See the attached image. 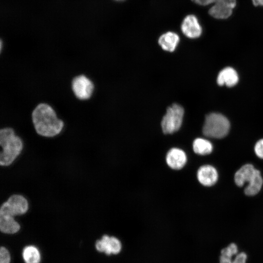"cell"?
I'll use <instances>...</instances> for the list:
<instances>
[{"label":"cell","mask_w":263,"mask_h":263,"mask_svg":"<svg viewBox=\"0 0 263 263\" xmlns=\"http://www.w3.org/2000/svg\"><path fill=\"white\" fill-rule=\"evenodd\" d=\"M31 118L37 133L44 137L51 138L58 135L65 125L54 109L46 103H39L33 110Z\"/></svg>","instance_id":"1"},{"label":"cell","mask_w":263,"mask_h":263,"mask_svg":"<svg viewBox=\"0 0 263 263\" xmlns=\"http://www.w3.org/2000/svg\"><path fill=\"white\" fill-rule=\"evenodd\" d=\"M0 145L2 148L0 153V164L2 166L11 164L23 148L22 139L11 127L0 129Z\"/></svg>","instance_id":"2"},{"label":"cell","mask_w":263,"mask_h":263,"mask_svg":"<svg viewBox=\"0 0 263 263\" xmlns=\"http://www.w3.org/2000/svg\"><path fill=\"white\" fill-rule=\"evenodd\" d=\"M229 128V122L225 116L220 113H211L206 117L203 132L209 137L222 138L227 134Z\"/></svg>","instance_id":"3"},{"label":"cell","mask_w":263,"mask_h":263,"mask_svg":"<svg viewBox=\"0 0 263 263\" xmlns=\"http://www.w3.org/2000/svg\"><path fill=\"white\" fill-rule=\"evenodd\" d=\"M184 114L183 108L178 104H173L167 109L161 121V127L165 134H171L179 130Z\"/></svg>","instance_id":"4"},{"label":"cell","mask_w":263,"mask_h":263,"mask_svg":"<svg viewBox=\"0 0 263 263\" xmlns=\"http://www.w3.org/2000/svg\"><path fill=\"white\" fill-rule=\"evenodd\" d=\"M28 209V202L23 196L13 195L1 205L0 217L14 218L15 216L25 213Z\"/></svg>","instance_id":"5"},{"label":"cell","mask_w":263,"mask_h":263,"mask_svg":"<svg viewBox=\"0 0 263 263\" xmlns=\"http://www.w3.org/2000/svg\"><path fill=\"white\" fill-rule=\"evenodd\" d=\"M71 89L75 97L80 100H89L92 96L95 85L92 79L84 74L77 75L71 81Z\"/></svg>","instance_id":"6"},{"label":"cell","mask_w":263,"mask_h":263,"mask_svg":"<svg viewBox=\"0 0 263 263\" xmlns=\"http://www.w3.org/2000/svg\"><path fill=\"white\" fill-rule=\"evenodd\" d=\"M95 248L98 251L107 255H117L122 252L123 245L117 237L104 235L96 242Z\"/></svg>","instance_id":"7"},{"label":"cell","mask_w":263,"mask_h":263,"mask_svg":"<svg viewBox=\"0 0 263 263\" xmlns=\"http://www.w3.org/2000/svg\"><path fill=\"white\" fill-rule=\"evenodd\" d=\"M236 0H218L208 10L210 16L216 19H226L232 14Z\"/></svg>","instance_id":"8"},{"label":"cell","mask_w":263,"mask_h":263,"mask_svg":"<svg viewBox=\"0 0 263 263\" xmlns=\"http://www.w3.org/2000/svg\"><path fill=\"white\" fill-rule=\"evenodd\" d=\"M166 161L169 167L175 170L182 169L187 162V156L185 152L178 148L170 149L166 156Z\"/></svg>","instance_id":"9"},{"label":"cell","mask_w":263,"mask_h":263,"mask_svg":"<svg viewBox=\"0 0 263 263\" xmlns=\"http://www.w3.org/2000/svg\"><path fill=\"white\" fill-rule=\"evenodd\" d=\"M181 29L183 34L190 38H198L202 33V28L197 18L192 15H188L184 19Z\"/></svg>","instance_id":"10"},{"label":"cell","mask_w":263,"mask_h":263,"mask_svg":"<svg viewBox=\"0 0 263 263\" xmlns=\"http://www.w3.org/2000/svg\"><path fill=\"white\" fill-rule=\"evenodd\" d=\"M198 181L203 186L210 187L217 181L218 174L217 170L213 166L205 165L200 167L197 172Z\"/></svg>","instance_id":"11"},{"label":"cell","mask_w":263,"mask_h":263,"mask_svg":"<svg viewBox=\"0 0 263 263\" xmlns=\"http://www.w3.org/2000/svg\"><path fill=\"white\" fill-rule=\"evenodd\" d=\"M256 170L251 164H247L243 166L235 174L234 181L236 184L239 187H242L245 183H248Z\"/></svg>","instance_id":"12"},{"label":"cell","mask_w":263,"mask_h":263,"mask_svg":"<svg viewBox=\"0 0 263 263\" xmlns=\"http://www.w3.org/2000/svg\"><path fill=\"white\" fill-rule=\"evenodd\" d=\"M238 79L236 71L233 68L228 67L219 73L217 82L219 85L225 84L228 87H232L237 83Z\"/></svg>","instance_id":"13"},{"label":"cell","mask_w":263,"mask_h":263,"mask_svg":"<svg viewBox=\"0 0 263 263\" xmlns=\"http://www.w3.org/2000/svg\"><path fill=\"white\" fill-rule=\"evenodd\" d=\"M179 40L180 38L177 34L169 32L160 36L158 43L163 50L173 52L176 48Z\"/></svg>","instance_id":"14"},{"label":"cell","mask_w":263,"mask_h":263,"mask_svg":"<svg viewBox=\"0 0 263 263\" xmlns=\"http://www.w3.org/2000/svg\"><path fill=\"white\" fill-rule=\"evenodd\" d=\"M263 184V179L259 170H256L254 175L244 189V193L248 196H253L261 190Z\"/></svg>","instance_id":"15"},{"label":"cell","mask_w":263,"mask_h":263,"mask_svg":"<svg viewBox=\"0 0 263 263\" xmlns=\"http://www.w3.org/2000/svg\"><path fill=\"white\" fill-rule=\"evenodd\" d=\"M192 147L195 153L201 155L208 154L213 150L211 142L202 138L195 139L193 142Z\"/></svg>","instance_id":"16"},{"label":"cell","mask_w":263,"mask_h":263,"mask_svg":"<svg viewBox=\"0 0 263 263\" xmlns=\"http://www.w3.org/2000/svg\"><path fill=\"white\" fill-rule=\"evenodd\" d=\"M20 229L19 224L14 218L0 217V229L4 233L14 234Z\"/></svg>","instance_id":"17"},{"label":"cell","mask_w":263,"mask_h":263,"mask_svg":"<svg viewBox=\"0 0 263 263\" xmlns=\"http://www.w3.org/2000/svg\"><path fill=\"white\" fill-rule=\"evenodd\" d=\"M22 256L26 263H39L40 255L38 250L34 246H26L23 250Z\"/></svg>","instance_id":"18"},{"label":"cell","mask_w":263,"mask_h":263,"mask_svg":"<svg viewBox=\"0 0 263 263\" xmlns=\"http://www.w3.org/2000/svg\"><path fill=\"white\" fill-rule=\"evenodd\" d=\"M238 247L235 243H231L220 251V255L233 258L238 253Z\"/></svg>","instance_id":"19"},{"label":"cell","mask_w":263,"mask_h":263,"mask_svg":"<svg viewBox=\"0 0 263 263\" xmlns=\"http://www.w3.org/2000/svg\"><path fill=\"white\" fill-rule=\"evenodd\" d=\"M10 255L8 250L4 247L0 249V263H10Z\"/></svg>","instance_id":"20"},{"label":"cell","mask_w":263,"mask_h":263,"mask_svg":"<svg viewBox=\"0 0 263 263\" xmlns=\"http://www.w3.org/2000/svg\"><path fill=\"white\" fill-rule=\"evenodd\" d=\"M254 150L258 157L263 159V139L259 140L256 143L254 147Z\"/></svg>","instance_id":"21"},{"label":"cell","mask_w":263,"mask_h":263,"mask_svg":"<svg viewBox=\"0 0 263 263\" xmlns=\"http://www.w3.org/2000/svg\"><path fill=\"white\" fill-rule=\"evenodd\" d=\"M247 258V256L245 252H241L234 257L232 263H246Z\"/></svg>","instance_id":"22"},{"label":"cell","mask_w":263,"mask_h":263,"mask_svg":"<svg viewBox=\"0 0 263 263\" xmlns=\"http://www.w3.org/2000/svg\"><path fill=\"white\" fill-rule=\"evenodd\" d=\"M194 3L203 6L208 5L216 2L218 0H191Z\"/></svg>","instance_id":"23"},{"label":"cell","mask_w":263,"mask_h":263,"mask_svg":"<svg viewBox=\"0 0 263 263\" xmlns=\"http://www.w3.org/2000/svg\"><path fill=\"white\" fill-rule=\"evenodd\" d=\"M253 4L255 6H263V0H251Z\"/></svg>","instance_id":"24"},{"label":"cell","mask_w":263,"mask_h":263,"mask_svg":"<svg viewBox=\"0 0 263 263\" xmlns=\"http://www.w3.org/2000/svg\"></svg>","instance_id":"25"}]
</instances>
